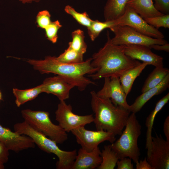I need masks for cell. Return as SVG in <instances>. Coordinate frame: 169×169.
I'll use <instances>...</instances> for the list:
<instances>
[{"instance_id":"6da1fadb","label":"cell","mask_w":169,"mask_h":169,"mask_svg":"<svg viewBox=\"0 0 169 169\" xmlns=\"http://www.w3.org/2000/svg\"><path fill=\"white\" fill-rule=\"evenodd\" d=\"M107 35L106 42L91 58V65L96 70L89 76L94 80L106 77L119 78L127 71L140 63L125 54V45L112 44L108 32Z\"/></svg>"},{"instance_id":"7a4b0ae2","label":"cell","mask_w":169,"mask_h":169,"mask_svg":"<svg viewBox=\"0 0 169 169\" xmlns=\"http://www.w3.org/2000/svg\"><path fill=\"white\" fill-rule=\"evenodd\" d=\"M92 58L77 64H67L59 61L55 56H48L44 60L29 59L27 62L41 74L53 73L60 76L79 90L82 91L95 83L86 77L85 74L95 73L96 69L91 64Z\"/></svg>"},{"instance_id":"3957f363","label":"cell","mask_w":169,"mask_h":169,"mask_svg":"<svg viewBox=\"0 0 169 169\" xmlns=\"http://www.w3.org/2000/svg\"><path fill=\"white\" fill-rule=\"evenodd\" d=\"M90 95L91 107L95 115L93 122L96 130L120 135L131 112L115 105L110 99L99 97L95 91H91Z\"/></svg>"},{"instance_id":"277c9868","label":"cell","mask_w":169,"mask_h":169,"mask_svg":"<svg viewBox=\"0 0 169 169\" xmlns=\"http://www.w3.org/2000/svg\"><path fill=\"white\" fill-rule=\"evenodd\" d=\"M13 128L14 131L30 137L42 150L57 156L58 158L56 163L57 169H71L77 155L76 150L69 151L61 150L55 141L36 130L25 121L16 123Z\"/></svg>"},{"instance_id":"5b68a950","label":"cell","mask_w":169,"mask_h":169,"mask_svg":"<svg viewBox=\"0 0 169 169\" xmlns=\"http://www.w3.org/2000/svg\"><path fill=\"white\" fill-rule=\"evenodd\" d=\"M125 127L120 138L110 146L119 160L128 157L136 164L141 154L138 140L141 133V126L135 113L130 114Z\"/></svg>"},{"instance_id":"8992f818","label":"cell","mask_w":169,"mask_h":169,"mask_svg":"<svg viewBox=\"0 0 169 169\" xmlns=\"http://www.w3.org/2000/svg\"><path fill=\"white\" fill-rule=\"evenodd\" d=\"M21 113L24 121L57 144H62L67 140V132L59 125L52 122L49 112L26 109Z\"/></svg>"},{"instance_id":"52a82bcc","label":"cell","mask_w":169,"mask_h":169,"mask_svg":"<svg viewBox=\"0 0 169 169\" xmlns=\"http://www.w3.org/2000/svg\"><path fill=\"white\" fill-rule=\"evenodd\" d=\"M115 36L111 42L116 45H138L149 47L154 44L163 45L168 43L164 39H157L143 34L126 25H116L110 28Z\"/></svg>"},{"instance_id":"ba28073f","label":"cell","mask_w":169,"mask_h":169,"mask_svg":"<svg viewBox=\"0 0 169 169\" xmlns=\"http://www.w3.org/2000/svg\"><path fill=\"white\" fill-rule=\"evenodd\" d=\"M55 120L59 125L67 133L73 129L93 122L92 114L79 115L74 113L70 104L65 101H60L55 112Z\"/></svg>"},{"instance_id":"9c48e42d","label":"cell","mask_w":169,"mask_h":169,"mask_svg":"<svg viewBox=\"0 0 169 169\" xmlns=\"http://www.w3.org/2000/svg\"><path fill=\"white\" fill-rule=\"evenodd\" d=\"M71 132L75 136L77 143L81 148L90 152L98 146L100 143L108 141L112 143L116 140L113 134L103 130L92 131L80 126L72 130Z\"/></svg>"},{"instance_id":"30bf717a","label":"cell","mask_w":169,"mask_h":169,"mask_svg":"<svg viewBox=\"0 0 169 169\" xmlns=\"http://www.w3.org/2000/svg\"><path fill=\"white\" fill-rule=\"evenodd\" d=\"M115 21L116 25L130 27L138 32L151 37L157 39H163L164 38L162 32L148 24L127 5L124 14Z\"/></svg>"},{"instance_id":"8fae6325","label":"cell","mask_w":169,"mask_h":169,"mask_svg":"<svg viewBox=\"0 0 169 169\" xmlns=\"http://www.w3.org/2000/svg\"><path fill=\"white\" fill-rule=\"evenodd\" d=\"M146 158L154 169H169V141L161 135L152 136L151 154Z\"/></svg>"},{"instance_id":"7c38bea8","label":"cell","mask_w":169,"mask_h":169,"mask_svg":"<svg viewBox=\"0 0 169 169\" xmlns=\"http://www.w3.org/2000/svg\"><path fill=\"white\" fill-rule=\"evenodd\" d=\"M104 78L103 86L96 92L97 95L102 98L110 99L115 105L129 110L130 105L126 99L127 96L121 86L119 78L112 77Z\"/></svg>"},{"instance_id":"4fadbf2b","label":"cell","mask_w":169,"mask_h":169,"mask_svg":"<svg viewBox=\"0 0 169 169\" xmlns=\"http://www.w3.org/2000/svg\"><path fill=\"white\" fill-rule=\"evenodd\" d=\"M0 141L9 150L16 153L35 146L34 141L29 136L13 131L0 124Z\"/></svg>"},{"instance_id":"5bb4252c","label":"cell","mask_w":169,"mask_h":169,"mask_svg":"<svg viewBox=\"0 0 169 169\" xmlns=\"http://www.w3.org/2000/svg\"><path fill=\"white\" fill-rule=\"evenodd\" d=\"M125 54L131 59H138L156 67H163V58L153 53L149 47L138 45H125Z\"/></svg>"},{"instance_id":"9a60e30c","label":"cell","mask_w":169,"mask_h":169,"mask_svg":"<svg viewBox=\"0 0 169 169\" xmlns=\"http://www.w3.org/2000/svg\"><path fill=\"white\" fill-rule=\"evenodd\" d=\"M42 84L43 92L55 95L60 101L68 99L71 90L74 87L58 75L46 78Z\"/></svg>"},{"instance_id":"2e32d148","label":"cell","mask_w":169,"mask_h":169,"mask_svg":"<svg viewBox=\"0 0 169 169\" xmlns=\"http://www.w3.org/2000/svg\"><path fill=\"white\" fill-rule=\"evenodd\" d=\"M100 153L101 151L98 146L90 152L81 148H80L71 169L97 168L102 161Z\"/></svg>"},{"instance_id":"e0dca14e","label":"cell","mask_w":169,"mask_h":169,"mask_svg":"<svg viewBox=\"0 0 169 169\" xmlns=\"http://www.w3.org/2000/svg\"><path fill=\"white\" fill-rule=\"evenodd\" d=\"M169 86V74L156 86L151 88L138 96L130 105L129 111L136 114L140 111L144 105L155 95H158L166 90Z\"/></svg>"},{"instance_id":"ac0fdd59","label":"cell","mask_w":169,"mask_h":169,"mask_svg":"<svg viewBox=\"0 0 169 169\" xmlns=\"http://www.w3.org/2000/svg\"><path fill=\"white\" fill-rule=\"evenodd\" d=\"M154 4L153 0H130L127 5L144 19L164 15Z\"/></svg>"},{"instance_id":"d6986e66","label":"cell","mask_w":169,"mask_h":169,"mask_svg":"<svg viewBox=\"0 0 169 169\" xmlns=\"http://www.w3.org/2000/svg\"><path fill=\"white\" fill-rule=\"evenodd\" d=\"M169 100V93L160 99L156 104L154 109L147 117L145 125L147 127L146 148L147 149V157L149 156L151 152L152 131L155 117L158 113L167 104Z\"/></svg>"},{"instance_id":"ffe728a7","label":"cell","mask_w":169,"mask_h":169,"mask_svg":"<svg viewBox=\"0 0 169 169\" xmlns=\"http://www.w3.org/2000/svg\"><path fill=\"white\" fill-rule=\"evenodd\" d=\"M129 0H107L104 11L105 21H115L120 18L124 13Z\"/></svg>"},{"instance_id":"44dd1931","label":"cell","mask_w":169,"mask_h":169,"mask_svg":"<svg viewBox=\"0 0 169 169\" xmlns=\"http://www.w3.org/2000/svg\"><path fill=\"white\" fill-rule=\"evenodd\" d=\"M148 65L146 63H140L127 71L119 77L121 86L127 96L130 92L135 79Z\"/></svg>"},{"instance_id":"7402d4cb","label":"cell","mask_w":169,"mask_h":169,"mask_svg":"<svg viewBox=\"0 0 169 169\" xmlns=\"http://www.w3.org/2000/svg\"><path fill=\"white\" fill-rule=\"evenodd\" d=\"M13 92L15 97L16 105L19 107L25 103L34 99L39 94L43 93L42 84L23 90L13 88Z\"/></svg>"},{"instance_id":"603a6c76","label":"cell","mask_w":169,"mask_h":169,"mask_svg":"<svg viewBox=\"0 0 169 169\" xmlns=\"http://www.w3.org/2000/svg\"><path fill=\"white\" fill-rule=\"evenodd\" d=\"M169 74L168 68L163 67H155L146 79L141 89L142 93L157 85Z\"/></svg>"},{"instance_id":"cb8c5ba5","label":"cell","mask_w":169,"mask_h":169,"mask_svg":"<svg viewBox=\"0 0 169 169\" xmlns=\"http://www.w3.org/2000/svg\"><path fill=\"white\" fill-rule=\"evenodd\" d=\"M102 161L98 169H114L119 160L116 152L111 148L110 145H105L100 155Z\"/></svg>"},{"instance_id":"d4e9b609","label":"cell","mask_w":169,"mask_h":169,"mask_svg":"<svg viewBox=\"0 0 169 169\" xmlns=\"http://www.w3.org/2000/svg\"><path fill=\"white\" fill-rule=\"evenodd\" d=\"M71 36L72 39L69 43V47L84 54L86 51L87 45L84 41L83 31L80 29H77L72 33Z\"/></svg>"},{"instance_id":"484cf974","label":"cell","mask_w":169,"mask_h":169,"mask_svg":"<svg viewBox=\"0 0 169 169\" xmlns=\"http://www.w3.org/2000/svg\"><path fill=\"white\" fill-rule=\"evenodd\" d=\"M115 25V20L105 21L104 22L93 20L90 26L87 28L88 33L91 40L94 41L103 30L110 28Z\"/></svg>"},{"instance_id":"4316f807","label":"cell","mask_w":169,"mask_h":169,"mask_svg":"<svg viewBox=\"0 0 169 169\" xmlns=\"http://www.w3.org/2000/svg\"><path fill=\"white\" fill-rule=\"evenodd\" d=\"M56 59L60 62L67 64H77L84 61L83 54L69 47Z\"/></svg>"},{"instance_id":"83f0119b","label":"cell","mask_w":169,"mask_h":169,"mask_svg":"<svg viewBox=\"0 0 169 169\" xmlns=\"http://www.w3.org/2000/svg\"><path fill=\"white\" fill-rule=\"evenodd\" d=\"M64 10L67 13L71 15L79 23L87 28L90 26L93 21L90 18L86 12L78 13L70 6H66Z\"/></svg>"},{"instance_id":"f1b7e54d","label":"cell","mask_w":169,"mask_h":169,"mask_svg":"<svg viewBox=\"0 0 169 169\" xmlns=\"http://www.w3.org/2000/svg\"><path fill=\"white\" fill-rule=\"evenodd\" d=\"M144 19L148 24L157 29L160 27L169 28V14L147 18Z\"/></svg>"},{"instance_id":"f546056e","label":"cell","mask_w":169,"mask_h":169,"mask_svg":"<svg viewBox=\"0 0 169 169\" xmlns=\"http://www.w3.org/2000/svg\"><path fill=\"white\" fill-rule=\"evenodd\" d=\"M59 21L57 20L51 21L44 29L46 36L53 43H56L58 39L57 33L59 29L62 27Z\"/></svg>"},{"instance_id":"4dcf8cb0","label":"cell","mask_w":169,"mask_h":169,"mask_svg":"<svg viewBox=\"0 0 169 169\" xmlns=\"http://www.w3.org/2000/svg\"><path fill=\"white\" fill-rule=\"evenodd\" d=\"M50 17V14L47 10H44L39 12L36 17L37 26L44 29L51 23Z\"/></svg>"},{"instance_id":"1f68e13d","label":"cell","mask_w":169,"mask_h":169,"mask_svg":"<svg viewBox=\"0 0 169 169\" xmlns=\"http://www.w3.org/2000/svg\"><path fill=\"white\" fill-rule=\"evenodd\" d=\"M156 8L164 14H169V0H153Z\"/></svg>"},{"instance_id":"d6a6232c","label":"cell","mask_w":169,"mask_h":169,"mask_svg":"<svg viewBox=\"0 0 169 169\" xmlns=\"http://www.w3.org/2000/svg\"><path fill=\"white\" fill-rule=\"evenodd\" d=\"M131 159L129 157H124L119 160L117 162V169H133L134 166Z\"/></svg>"},{"instance_id":"836d02e7","label":"cell","mask_w":169,"mask_h":169,"mask_svg":"<svg viewBox=\"0 0 169 169\" xmlns=\"http://www.w3.org/2000/svg\"><path fill=\"white\" fill-rule=\"evenodd\" d=\"M9 150L5 145L0 141V162L4 164L8 159Z\"/></svg>"},{"instance_id":"e575fe53","label":"cell","mask_w":169,"mask_h":169,"mask_svg":"<svg viewBox=\"0 0 169 169\" xmlns=\"http://www.w3.org/2000/svg\"><path fill=\"white\" fill-rule=\"evenodd\" d=\"M136 164V169H154L147 161L146 157Z\"/></svg>"},{"instance_id":"d590c367","label":"cell","mask_w":169,"mask_h":169,"mask_svg":"<svg viewBox=\"0 0 169 169\" xmlns=\"http://www.w3.org/2000/svg\"><path fill=\"white\" fill-rule=\"evenodd\" d=\"M163 132L166 140L169 141V116L166 118L163 124Z\"/></svg>"},{"instance_id":"8d00e7d4","label":"cell","mask_w":169,"mask_h":169,"mask_svg":"<svg viewBox=\"0 0 169 169\" xmlns=\"http://www.w3.org/2000/svg\"><path fill=\"white\" fill-rule=\"evenodd\" d=\"M151 49L159 51H164L167 52L169 51V44L167 43L163 45L154 44L151 47Z\"/></svg>"},{"instance_id":"74e56055","label":"cell","mask_w":169,"mask_h":169,"mask_svg":"<svg viewBox=\"0 0 169 169\" xmlns=\"http://www.w3.org/2000/svg\"><path fill=\"white\" fill-rule=\"evenodd\" d=\"M23 3H31L33 2H38L41 0H19Z\"/></svg>"},{"instance_id":"f35d334b","label":"cell","mask_w":169,"mask_h":169,"mask_svg":"<svg viewBox=\"0 0 169 169\" xmlns=\"http://www.w3.org/2000/svg\"><path fill=\"white\" fill-rule=\"evenodd\" d=\"M4 168V164L0 162V169H3Z\"/></svg>"},{"instance_id":"ab89813d","label":"cell","mask_w":169,"mask_h":169,"mask_svg":"<svg viewBox=\"0 0 169 169\" xmlns=\"http://www.w3.org/2000/svg\"><path fill=\"white\" fill-rule=\"evenodd\" d=\"M2 100H3L2 95L1 92V91L0 90V101Z\"/></svg>"}]
</instances>
